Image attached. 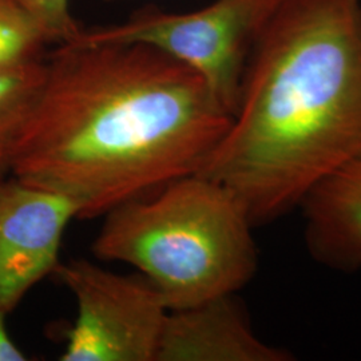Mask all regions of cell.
I'll return each mask as SVG.
<instances>
[{"label":"cell","mask_w":361,"mask_h":361,"mask_svg":"<svg viewBox=\"0 0 361 361\" xmlns=\"http://www.w3.org/2000/svg\"><path fill=\"white\" fill-rule=\"evenodd\" d=\"M11 176L95 219L198 174L232 123L204 79L150 46L61 44Z\"/></svg>","instance_id":"cell-1"},{"label":"cell","mask_w":361,"mask_h":361,"mask_svg":"<svg viewBox=\"0 0 361 361\" xmlns=\"http://www.w3.org/2000/svg\"><path fill=\"white\" fill-rule=\"evenodd\" d=\"M360 154L361 0H283L198 174L228 188L257 226Z\"/></svg>","instance_id":"cell-2"},{"label":"cell","mask_w":361,"mask_h":361,"mask_svg":"<svg viewBox=\"0 0 361 361\" xmlns=\"http://www.w3.org/2000/svg\"><path fill=\"white\" fill-rule=\"evenodd\" d=\"M255 224L234 194L201 174L171 180L104 214L94 255L135 268L169 310L234 295L257 271Z\"/></svg>","instance_id":"cell-3"},{"label":"cell","mask_w":361,"mask_h":361,"mask_svg":"<svg viewBox=\"0 0 361 361\" xmlns=\"http://www.w3.org/2000/svg\"><path fill=\"white\" fill-rule=\"evenodd\" d=\"M281 1L216 0L188 13L146 7L119 25L82 28L77 38L66 44L150 46L197 73L233 118L249 58Z\"/></svg>","instance_id":"cell-4"},{"label":"cell","mask_w":361,"mask_h":361,"mask_svg":"<svg viewBox=\"0 0 361 361\" xmlns=\"http://www.w3.org/2000/svg\"><path fill=\"white\" fill-rule=\"evenodd\" d=\"M54 276L77 304L59 360L155 361L169 308L154 285L87 259L59 262Z\"/></svg>","instance_id":"cell-5"},{"label":"cell","mask_w":361,"mask_h":361,"mask_svg":"<svg viewBox=\"0 0 361 361\" xmlns=\"http://www.w3.org/2000/svg\"><path fill=\"white\" fill-rule=\"evenodd\" d=\"M78 219L63 197L13 176L0 180V313L54 274L66 229Z\"/></svg>","instance_id":"cell-6"},{"label":"cell","mask_w":361,"mask_h":361,"mask_svg":"<svg viewBox=\"0 0 361 361\" xmlns=\"http://www.w3.org/2000/svg\"><path fill=\"white\" fill-rule=\"evenodd\" d=\"M262 341L234 295L169 310L155 361H290Z\"/></svg>","instance_id":"cell-7"},{"label":"cell","mask_w":361,"mask_h":361,"mask_svg":"<svg viewBox=\"0 0 361 361\" xmlns=\"http://www.w3.org/2000/svg\"><path fill=\"white\" fill-rule=\"evenodd\" d=\"M298 207L317 262L337 271L361 269V154L317 183Z\"/></svg>","instance_id":"cell-8"},{"label":"cell","mask_w":361,"mask_h":361,"mask_svg":"<svg viewBox=\"0 0 361 361\" xmlns=\"http://www.w3.org/2000/svg\"><path fill=\"white\" fill-rule=\"evenodd\" d=\"M46 74V59L0 68V180L13 173L18 146L38 104Z\"/></svg>","instance_id":"cell-9"},{"label":"cell","mask_w":361,"mask_h":361,"mask_svg":"<svg viewBox=\"0 0 361 361\" xmlns=\"http://www.w3.org/2000/svg\"><path fill=\"white\" fill-rule=\"evenodd\" d=\"M51 44L35 18L16 0H0V68L44 59Z\"/></svg>","instance_id":"cell-10"},{"label":"cell","mask_w":361,"mask_h":361,"mask_svg":"<svg viewBox=\"0 0 361 361\" xmlns=\"http://www.w3.org/2000/svg\"><path fill=\"white\" fill-rule=\"evenodd\" d=\"M38 22L50 42L61 46L77 38L82 31L71 15L70 0H16Z\"/></svg>","instance_id":"cell-11"},{"label":"cell","mask_w":361,"mask_h":361,"mask_svg":"<svg viewBox=\"0 0 361 361\" xmlns=\"http://www.w3.org/2000/svg\"><path fill=\"white\" fill-rule=\"evenodd\" d=\"M7 314L0 313V361H26V353L16 345L7 329Z\"/></svg>","instance_id":"cell-12"},{"label":"cell","mask_w":361,"mask_h":361,"mask_svg":"<svg viewBox=\"0 0 361 361\" xmlns=\"http://www.w3.org/2000/svg\"><path fill=\"white\" fill-rule=\"evenodd\" d=\"M104 1H121V0H104Z\"/></svg>","instance_id":"cell-13"}]
</instances>
